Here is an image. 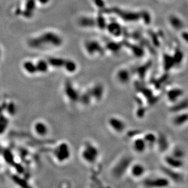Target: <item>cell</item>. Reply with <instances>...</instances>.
I'll list each match as a JSON object with an SVG mask.
<instances>
[{"mask_svg":"<svg viewBox=\"0 0 188 188\" xmlns=\"http://www.w3.org/2000/svg\"><path fill=\"white\" fill-rule=\"evenodd\" d=\"M116 78L119 83L122 85H126L131 80V74L129 71L122 69L117 73Z\"/></svg>","mask_w":188,"mask_h":188,"instance_id":"11","label":"cell"},{"mask_svg":"<svg viewBox=\"0 0 188 188\" xmlns=\"http://www.w3.org/2000/svg\"><path fill=\"white\" fill-rule=\"evenodd\" d=\"M55 158L59 162H65L68 160L70 156V150L67 144H61L57 147L54 152Z\"/></svg>","mask_w":188,"mask_h":188,"instance_id":"4","label":"cell"},{"mask_svg":"<svg viewBox=\"0 0 188 188\" xmlns=\"http://www.w3.org/2000/svg\"><path fill=\"white\" fill-rule=\"evenodd\" d=\"M109 127L117 133H122L126 128L125 121L122 118L116 116L111 117L108 120Z\"/></svg>","mask_w":188,"mask_h":188,"instance_id":"5","label":"cell"},{"mask_svg":"<svg viewBox=\"0 0 188 188\" xmlns=\"http://www.w3.org/2000/svg\"><path fill=\"white\" fill-rule=\"evenodd\" d=\"M36 65L38 73L45 74L47 73L50 68V63L46 62L45 61H40L37 63H36Z\"/></svg>","mask_w":188,"mask_h":188,"instance_id":"14","label":"cell"},{"mask_svg":"<svg viewBox=\"0 0 188 188\" xmlns=\"http://www.w3.org/2000/svg\"><path fill=\"white\" fill-rule=\"evenodd\" d=\"M63 67L65 68V70L68 73H74L77 69V65L75 63L72 62H64Z\"/></svg>","mask_w":188,"mask_h":188,"instance_id":"16","label":"cell"},{"mask_svg":"<svg viewBox=\"0 0 188 188\" xmlns=\"http://www.w3.org/2000/svg\"><path fill=\"white\" fill-rule=\"evenodd\" d=\"M98 150L94 145L88 143L84 146L81 155L84 160L89 163H94L98 157Z\"/></svg>","mask_w":188,"mask_h":188,"instance_id":"1","label":"cell"},{"mask_svg":"<svg viewBox=\"0 0 188 188\" xmlns=\"http://www.w3.org/2000/svg\"><path fill=\"white\" fill-rule=\"evenodd\" d=\"M144 186L147 188H166L170 186V182L167 177H156L148 178L144 182Z\"/></svg>","mask_w":188,"mask_h":188,"instance_id":"2","label":"cell"},{"mask_svg":"<svg viewBox=\"0 0 188 188\" xmlns=\"http://www.w3.org/2000/svg\"><path fill=\"white\" fill-rule=\"evenodd\" d=\"M144 139L148 148L150 147H156L158 135L153 132H148L142 136Z\"/></svg>","mask_w":188,"mask_h":188,"instance_id":"12","label":"cell"},{"mask_svg":"<svg viewBox=\"0 0 188 188\" xmlns=\"http://www.w3.org/2000/svg\"><path fill=\"white\" fill-rule=\"evenodd\" d=\"M188 123V112L186 111H178L172 119V124L175 127L180 128Z\"/></svg>","mask_w":188,"mask_h":188,"instance_id":"6","label":"cell"},{"mask_svg":"<svg viewBox=\"0 0 188 188\" xmlns=\"http://www.w3.org/2000/svg\"><path fill=\"white\" fill-rule=\"evenodd\" d=\"M33 129L34 133L41 137L46 136L50 132L48 125L42 121H36L33 125Z\"/></svg>","mask_w":188,"mask_h":188,"instance_id":"7","label":"cell"},{"mask_svg":"<svg viewBox=\"0 0 188 188\" xmlns=\"http://www.w3.org/2000/svg\"><path fill=\"white\" fill-rule=\"evenodd\" d=\"M133 150L139 154L144 153L148 149L146 143L143 137H138L132 142Z\"/></svg>","mask_w":188,"mask_h":188,"instance_id":"9","label":"cell"},{"mask_svg":"<svg viewBox=\"0 0 188 188\" xmlns=\"http://www.w3.org/2000/svg\"><path fill=\"white\" fill-rule=\"evenodd\" d=\"M183 95V91L178 88H172L167 93V97L169 102L172 103H177L180 101Z\"/></svg>","mask_w":188,"mask_h":188,"instance_id":"10","label":"cell"},{"mask_svg":"<svg viewBox=\"0 0 188 188\" xmlns=\"http://www.w3.org/2000/svg\"><path fill=\"white\" fill-rule=\"evenodd\" d=\"M23 69L24 71L29 75H34L37 73V67L36 65V63H33L31 61L27 62L23 64Z\"/></svg>","mask_w":188,"mask_h":188,"instance_id":"13","label":"cell"},{"mask_svg":"<svg viewBox=\"0 0 188 188\" xmlns=\"http://www.w3.org/2000/svg\"><path fill=\"white\" fill-rule=\"evenodd\" d=\"M170 155H172V156H173L177 158L181 159V160H184L185 157L186 156L185 150L180 147H176L173 148Z\"/></svg>","mask_w":188,"mask_h":188,"instance_id":"15","label":"cell"},{"mask_svg":"<svg viewBox=\"0 0 188 188\" xmlns=\"http://www.w3.org/2000/svg\"><path fill=\"white\" fill-rule=\"evenodd\" d=\"M128 172L133 178L139 179L143 178L146 174V168L141 163H132L129 167Z\"/></svg>","mask_w":188,"mask_h":188,"instance_id":"3","label":"cell"},{"mask_svg":"<svg viewBox=\"0 0 188 188\" xmlns=\"http://www.w3.org/2000/svg\"><path fill=\"white\" fill-rule=\"evenodd\" d=\"M164 162L167 166V167L177 170L183 166L184 161L183 160H181L177 158L172 155H169L166 156L164 158Z\"/></svg>","mask_w":188,"mask_h":188,"instance_id":"8","label":"cell"}]
</instances>
